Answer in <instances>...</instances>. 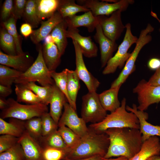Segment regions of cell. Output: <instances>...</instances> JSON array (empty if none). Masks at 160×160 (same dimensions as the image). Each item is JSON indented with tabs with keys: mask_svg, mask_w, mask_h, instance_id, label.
<instances>
[{
	"mask_svg": "<svg viewBox=\"0 0 160 160\" xmlns=\"http://www.w3.org/2000/svg\"><path fill=\"white\" fill-rule=\"evenodd\" d=\"M121 86L111 88L98 94L100 103L106 111L113 112L120 107L121 103L119 100L118 95Z\"/></svg>",
	"mask_w": 160,
	"mask_h": 160,
	"instance_id": "obj_23",
	"label": "cell"
},
{
	"mask_svg": "<svg viewBox=\"0 0 160 160\" xmlns=\"http://www.w3.org/2000/svg\"><path fill=\"white\" fill-rule=\"evenodd\" d=\"M67 91L73 108L76 111V101L77 95L80 87L79 79L75 70L67 69Z\"/></svg>",
	"mask_w": 160,
	"mask_h": 160,
	"instance_id": "obj_30",
	"label": "cell"
},
{
	"mask_svg": "<svg viewBox=\"0 0 160 160\" xmlns=\"http://www.w3.org/2000/svg\"><path fill=\"white\" fill-rule=\"evenodd\" d=\"M41 118L42 137L47 136L58 130V124L54 121L49 113H45Z\"/></svg>",
	"mask_w": 160,
	"mask_h": 160,
	"instance_id": "obj_41",
	"label": "cell"
},
{
	"mask_svg": "<svg viewBox=\"0 0 160 160\" xmlns=\"http://www.w3.org/2000/svg\"><path fill=\"white\" fill-rule=\"evenodd\" d=\"M148 68L152 70H156L160 67V59L153 57L150 59L148 64Z\"/></svg>",
	"mask_w": 160,
	"mask_h": 160,
	"instance_id": "obj_48",
	"label": "cell"
},
{
	"mask_svg": "<svg viewBox=\"0 0 160 160\" xmlns=\"http://www.w3.org/2000/svg\"><path fill=\"white\" fill-rule=\"evenodd\" d=\"M8 105L7 100L5 98L0 97V109L2 110L5 108Z\"/></svg>",
	"mask_w": 160,
	"mask_h": 160,
	"instance_id": "obj_51",
	"label": "cell"
},
{
	"mask_svg": "<svg viewBox=\"0 0 160 160\" xmlns=\"http://www.w3.org/2000/svg\"><path fill=\"white\" fill-rule=\"evenodd\" d=\"M125 27L126 31L123 40L116 54L108 62L102 72L104 75L113 73L118 68H121L124 66L131 55L128 52L129 49L137 41L138 38L132 33L131 24L127 23Z\"/></svg>",
	"mask_w": 160,
	"mask_h": 160,
	"instance_id": "obj_7",
	"label": "cell"
},
{
	"mask_svg": "<svg viewBox=\"0 0 160 160\" xmlns=\"http://www.w3.org/2000/svg\"><path fill=\"white\" fill-rule=\"evenodd\" d=\"M24 84L36 95L42 104L47 105L49 104L50 99L53 90V85L39 86L35 82H31Z\"/></svg>",
	"mask_w": 160,
	"mask_h": 160,
	"instance_id": "obj_32",
	"label": "cell"
},
{
	"mask_svg": "<svg viewBox=\"0 0 160 160\" xmlns=\"http://www.w3.org/2000/svg\"><path fill=\"white\" fill-rule=\"evenodd\" d=\"M25 121L10 118L8 122L0 118V134H7L20 138L26 129Z\"/></svg>",
	"mask_w": 160,
	"mask_h": 160,
	"instance_id": "obj_25",
	"label": "cell"
},
{
	"mask_svg": "<svg viewBox=\"0 0 160 160\" xmlns=\"http://www.w3.org/2000/svg\"><path fill=\"white\" fill-rule=\"evenodd\" d=\"M128 159L126 157L124 156H120L117 158L115 159H106L104 157L103 158L102 160H128Z\"/></svg>",
	"mask_w": 160,
	"mask_h": 160,
	"instance_id": "obj_53",
	"label": "cell"
},
{
	"mask_svg": "<svg viewBox=\"0 0 160 160\" xmlns=\"http://www.w3.org/2000/svg\"><path fill=\"white\" fill-rule=\"evenodd\" d=\"M154 30V28L150 23L148 24L145 29L141 30L130 56L118 77L111 84V88L121 86L129 76L135 70V63L139 53L145 45L151 41L152 37L149 33Z\"/></svg>",
	"mask_w": 160,
	"mask_h": 160,
	"instance_id": "obj_6",
	"label": "cell"
},
{
	"mask_svg": "<svg viewBox=\"0 0 160 160\" xmlns=\"http://www.w3.org/2000/svg\"><path fill=\"white\" fill-rule=\"evenodd\" d=\"M12 92L11 87L0 84V97L5 98L11 95Z\"/></svg>",
	"mask_w": 160,
	"mask_h": 160,
	"instance_id": "obj_49",
	"label": "cell"
},
{
	"mask_svg": "<svg viewBox=\"0 0 160 160\" xmlns=\"http://www.w3.org/2000/svg\"><path fill=\"white\" fill-rule=\"evenodd\" d=\"M147 160H160V156L159 155L153 156Z\"/></svg>",
	"mask_w": 160,
	"mask_h": 160,
	"instance_id": "obj_54",
	"label": "cell"
},
{
	"mask_svg": "<svg viewBox=\"0 0 160 160\" xmlns=\"http://www.w3.org/2000/svg\"><path fill=\"white\" fill-rule=\"evenodd\" d=\"M51 72L47 67L43 58L42 47L39 46L37 57L32 65L25 72L22 73L15 81L16 84L36 81L41 86L53 85L55 82Z\"/></svg>",
	"mask_w": 160,
	"mask_h": 160,
	"instance_id": "obj_4",
	"label": "cell"
},
{
	"mask_svg": "<svg viewBox=\"0 0 160 160\" xmlns=\"http://www.w3.org/2000/svg\"><path fill=\"white\" fill-rule=\"evenodd\" d=\"M0 160H26L22 148L18 143L11 148L0 153Z\"/></svg>",
	"mask_w": 160,
	"mask_h": 160,
	"instance_id": "obj_40",
	"label": "cell"
},
{
	"mask_svg": "<svg viewBox=\"0 0 160 160\" xmlns=\"http://www.w3.org/2000/svg\"><path fill=\"white\" fill-rule=\"evenodd\" d=\"M133 92L137 94L139 110L144 111L151 105L160 102V86L151 85L145 79L139 82Z\"/></svg>",
	"mask_w": 160,
	"mask_h": 160,
	"instance_id": "obj_10",
	"label": "cell"
},
{
	"mask_svg": "<svg viewBox=\"0 0 160 160\" xmlns=\"http://www.w3.org/2000/svg\"><path fill=\"white\" fill-rule=\"evenodd\" d=\"M126 98L122 100L120 107L114 111L107 114L101 121L91 124L88 127L98 134H101L109 129L129 128L139 129L140 123L136 116L126 109Z\"/></svg>",
	"mask_w": 160,
	"mask_h": 160,
	"instance_id": "obj_3",
	"label": "cell"
},
{
	"mask_svg": "<svg viewBox=\"0 0 160 160\" xmlns=\"http://www.w3.org/2000/svg\"><path fill=\"white\" fill-rule=\"evenodd\" d=\"M77 28H68L66 31L67 38L75 41L79 47L83 55L88 58L97 56L98 48L90 36H84L79 33Z\"/></svg>",
	"mask_w": 160,
	"mask_h": 160,
	"instance_id": "obj_16",
	"label": "cell"
},
{
	"mask_svg": "<svg viewBox=\"0 0 160 160\" xmlns=\"http://www.w3.org/2000/svg\"><path fill=\"white\" fill-rule=\"evenodd\" d=\"M33 30L32 27L29 24L25 23L23 24L20 27V31L22 35L25 37L27 38L31 35Z\"/></svg>",
	"mask_w": 160,
	"mask_h": 160,
	"instance_id": "obj_47",
	"label": "cell"
},
{
	"mask_svg": "<svg viewBox=\"0 0 160 160\" xmlns=\"http://www.w3.org/2000/svg\"><path fill=\"white\" fill-rule=\"evenodd\" d=\"M109 137L110 144L104 157L124 156L128 160L139 151L143 141L139 129L129 128L109 129L105 132Z\"/></svg>",
	"mask_w": 160,
	"mask_h": 160,
	"instance_id": "obj_1",
	"label": "cell"
},
{
	"mask_svg": "<svg viewBox=\"0 0 160 160\" xmlns=\"http://www.w3.org/2000/svg\"><path fill=\"white\" fill-rule=\"evenodd\" d=\"M81 117L87 123L101 121L107 114L102 107L96 92H89L82 98Z\"/></svg>",
	"mask_w": 160,
	"mask_h": 160,
	"instance_id": "obj_8",
	"label": "cell"
},
{
	"mask_svg": "<svg viewBox=\"0 0 160 160\" xmlns=\"http://www.w3.org/2000/svg\"><path fill=\"white\" fill-rule=\"evenodd\" d=\"M7 100L8 105L0 113L3 119L13 118L25 121L35 117H41L48 112L47 105L41 103L35 105H23L10 98Z\"/></svg>",
	"mask_w": 160,
	"mask_h": 160,
	"instance_id": "obj_5",
	"label": "cell"
},
{
	"mask_svg": "<svg viewBox=\"0 0 160 160\" xmlns=\"http://www.w3.org/2000/svg\"><path fill=\"white\" fill-rule=\"evenodd\" d=\"M60 0H36L38 18L41 21L51 17L57 11Z\"/></svg>",
	"mask_w": 160,
	"mask_h": 160,
	"instance_id": "obj_26",
	"label": "cell"
},
{
	"mask_svg": "<svg viewBox=\"0 0 160 160\" xmlns=\"http://www.w3.org/2000/svg\"><path fill=\"white\" fill-rule=\"evenodd\" d=\"M15 90L19 103L29 105L42 103L38 97L23 84H16Z\"/></svg>",
	"mask_w": 160,
	"mask_h": 160,
	"instance_id": "obj_28",
	"label": "cell"
},
{
	"mask_svg": "<svg viewBox=\"0 0 160 160\" xmlns=\"http://www.w3.org/2000/svg\"><path fill=\"white\" fill-rule=\"evenodd\" d=\"M79 5L89 9L95 17L109 16L114 12L120 10L121 12L125 11L129 4H132L134 1L121 0L115 3H109L101 0H78Z\"/></svg>",
	"mask_w": 160,
	"mask_h": 160,
	"instance_id": "obj_9",
	"label": "cell"
},
{
	"mask_svg": "<svg viewBox=\"0 0 160 160\" xmlns=\"http://www.w3.org/2000/svg\"><path fill=\"white\" fill-rule=\"evenodd\" d=\"M43 148L50 147L67 151L68 148L58 130L42 137L38 141Z\"/></svg>",
	"mask_w": 160,
	"mask_h": 160,
	"instance_id": "obj_31",
	"label": "cell"
},
{
	"mask_svg": "<svg viewBox=\"0 0 160 160\" xmlns=\"http://www.w3.org/2000/svg\"><path fill=\"white\" fill-rule=\"evenodd\" d=\"M14 3L12 0H5L4 2L1 15L2 22L6 21L12 16Z\"/></svg>",
	"mask_w": 160,
	"mask_h": 160,
	"instance_id": "obj_44",
	"label": "cell"
},
{
	"mask_svg": "<svg viewBox=\"0 0 160 160\" xmlns=\"http://www.w3.org/2000/svg\"><path fill=\"white\" fill-rule=\"evenodd\" d=\"M148 83L152 86H160V67L156 70L154 74L150 78Z\"/></svg>",
	"mask_w": 160,
	"mask_h": 160,
	"instance_id": "obj_46",
	"label": "cell"
},
{
	"mask_svg": "<svg viewBox=\"0 0 160 160\" xmlns=\"http://www.w3.org/2000/svg\"><path fill=\"white\" fill-rule=\"evenodd\" d=\"M103 157L97 155L89 158L78 159H71L65 157L62 160H102Z\"/></svg>",
	"mask_w": 160,
	"mask_h": 160,
	"instance_id": "obj_50",
	"label": "cell"
},
{
	"mask_svg": "<svg viewBox=\"0 0 160 160\" xmlns=\"http://www.w3.org/2000/svg\"><path fill=\"white\" fill-rule=\"evenodd\" d=\"M109 144L108 136L105 133L98 134L89 129L88 132L80 138L75 147L68 149L65 157L78 159L97 155L104 157L107 153Z\"/></svg>",
	"mask_w": 160,
	"mask_h": 160,
	"instance_id": "obj_2",
	"label": "cell"
},
{
	"mask_svg": "<svg viewBox=\"0 0 160 160\" xmlns=\"http://www.w3.org/2000/svg\"><path fill=\"white\" fill-rule=\"evenodd\" d=\"M0 45L2 49L6 54L12 55H17L14 39L2 26L0 31Z\"/></svg>",
	"mask_w": 160,
	"mask_h": 160,
	"instance_id": "obj_33",
	"label": "cell"
},
{
	"mask_svg": "<svg viewBox=\"0 0 160 160\" xmlns=\"http://www.w3.org/2000/svg\"><path fill=\"white\" fill-rule=\"evenodd\" d=\"M66 151L50 147L43 148L44 160H62L66 157Z\"/></svg>",
	"mask_w": 160,
	"mask_h": 160,
	"instance_id": "obj_42",
	"label": "cell"
},
{
	"mask_svg": "<svg viewBox=\"0 0 160 160\" xmlns=\"http://www.w3.org/2000/svg\"><path fill=\"white\" fill-rule=\"evenodd\" d=\"M26 130L37 141L42 137L41 117H35L25 121Z\"/></svg>",
	"mask_w": 160,
	"mask_h": 160,
	"instance_id": "obj_38",
	"label": "cell"
},
{
	"mask_svg": "<svg viewBox=\"0 0 160 160\" xmlns=\"http://www.w3.org/2000/svg\"><path fill=\"white\" fill-rule=\"evenodd\" d=\"M21 72L9 67L0 65V84L11 87Z\"/></svg>",
	"mask_w": 160,
	"mask_h": 160,
	"instance_id": "obj_36",
	"label": "cell"
},
{
	"mask_svg": "<svg viewBox=\"0 0 160 160\" xmlns=\"http://www.w3.org/2000/svg\"><path fill=\"white\" fill-rule=\"evenodd\" d=\"M90 10L76 4L74 0H60L57 11L63 18L70 17L79 12H87Z\"/></svg>",
	"mask_w": 160,
	"mask_h": 160,
	"instance_id": "obj_29",
	"label": "cell"
},
{
	"mask_svg": "<svg viewBox=\"0 0 160 160\" xmlns=\"http://www.w3.org/2000/svg\"><path fill=\"white\" fill-rule=\"evenodd\" d=\"M64 19L57 11L50 18L46 21H42L41 25L38 29L33 30L30 37L32 41L37 44L50 34L54 28Z\"/></svg>",
	"mask_w": 160,
	"mask_h": 160,
	"instance_id": "obj_20",
	"label": "cell"
},
{
	"mask_svg": "<svg viewBox=\"0 0 160 160\" xmlns=\"http://www.w3.org/2000/svg\"><path fill=\"white\" fill-rule=\"evenodd\" d=\"M17 20L12 16L5 21L2 22L1 26L4 27L15 40L17 55L23 53L21 47V39L17 32L16 26Z\"/></svg>",
	"mask_w": 160,
	"mask_h": 160,
	"instance_id": "obj_35",
	"label": "cell"
},
{
	"mask_svg": "<svg viewBox=\"0 0 160 160\" xmlns=\"http://www.w3.org/2000/svg\"><path fill=\"white\" fill-rule=\"evenodd\" d=\"M126 109L127 111L133 113L138 118L143 142L152 136L160 137V126L153 125L148 122L147 120L148 116L147 113L138 110L135 104H133L132 107L127 105Z\"/></svg>",
	"mask_w": 160,
	"mask_h": 160,
	"instance_id": "obj_17",
	"label": "cell"
},
{
	"mask_svg": "<svg viewBox=\"0 0 160 160\" xmlns=\"http://www.w3.org/2000/svg\"><path fill=\"white\" fill-rule=\"evenodd\" d=\"M103 1L106 2H110L112 3H115L119 1L116 0H102Z\"/></svg>",
	"mask_w": 160,
	"mask_h": 160,
	"instance_id": "obj_56",
	"label": "cell"
},
{
	"mask_svg": "<svg viewBox=\"0 0 160 160\" xmlns=\"http://www.w3.org/2000/svg\"><path fill=\"white\" fill-rule=\"evenodd\" d=\"M18 143L22 148L26 160H44L43 148L26 130L19 138Z\"/></svg>",
	"mask_w": 160,
	"mask_h": 160,
	"instance_id": "obj_18",
	"label": "cell"
},
{
	"mask_svg": "<svg viewBox=\"0 0 160 160\" xmlns=\"http://www.w3.org/2000/svg\"><path fill=\"white\" fill-rule=\"evenodd\" d=\"M67 28V23L64 19L54 28L50 34L61 56L64 54L67 45L66 33Z\"/></svg>",
	"mask_w": 160,
	"mask_h": 160,
	"instance_id": "obj_27",
	"label": "cell"
},
{
	"mask_svg": "<svg viewBox=\"0 0 160 160\" xmlns=\"http://www.w3.org/2000/svg\"><path fill=\"white\" fill-rule=\"evenodd\" d=\"M12 16L17 20L23 17L27 0H15Z\"/></svg>",
	"mask_w": 160,
	"mask_h": 160,
	"instance_id": "obj_45",
	"label": "cell"
},
{
	"mask_svg": "<svg viewBox=\"0 0 160 160\" xmlns=\"http://www.w3.org/2000/svg\"><path fill=\"white\" fill-rule=\"evenodd\" d=\"M67 69L65 68L60 72H57L55 71H52L51 76L55 85L64 94L68 103L73 108L72 103L69 97L67 91Z\"/></svg>",
	"mask_w": 160,
	"mask_h": 160,
	"instance_id": "obj_37",
	"label": "cell"
},
{
	"mask_svg": "<svg viewBox=\"0 0 160 160\" xmlns=\"http://www.w3.org/2000/svg\"><path fill=\"white\" fill-rule=\"evenodd\" d=\"M151 15L152 16H153L154 18H156L158 21L160 23V20L159 19L156 13H155L151 11ZM159 32L160 33V28L159 29Z\"/></svg>",
	"mask_w": 160,
	"mask_h": 160,
	"instance_id": "obj_55",
	"label": "cell"
},
{
	"mask_svg": "<svg viewBox=\"0 0 160 160\" xmlns=\"http://www.w3.org/2000/svg\"><path fill=\"white\" fill-rule=\"evenodd\" d=\"M58 130L68 149L75 147L80 140L81 137L79 136L65 125L58 127Z\"/></svg>",
	"mask_w": 160,
	"mask_h": 160,
	"instance_id": "obj_39",
	"label": "cell"
},
{
	"mask_svg": "<svg viewBox=\"0 0 160 160\" xmlns=\"http://www.w3.org/2000/svg\"><path fill=\"white\" fill-rule=\"evenodd\" d=\"M23 18L26 23L30 24L32 28L37 27L41 21L38 16L36 7V0H27Z\"/></svg>",
	"mask_w": 160,
	"mask_h": 160,
	"instance_id": "obj_34",
	"label": "cell"
},
{
	"mask_svg": "<svg viewBox=\"0 0 160 160\" xmlns=\"http://www.w3.org/2000/svg\"><path fill=\"white\" fill-rule=\"evenodd\" d=\"M34 62L33 58L28 52L12 55L0 51V64L12 68L22 73L25 72Z\"/></svg>",
	"mask_w": 160,
	"mask_h": 160,
	"instance_id": "obj_15",
	"label": "cell"
},
{
	"mask_svg": "<svg viewBox=\"0 0 160 160\" xmlns=\"http://www.w3.org/2000/svg\"><path fill=\"white\" fill-rule=\"evenodd\" d=\"M160 155V138L154 136L144 141L139 151L132 158L128 160H147L153 156Z\"/></svg>",
	"mask_w": 160,
	"mask_h": 160,
	"instance_id": "obj_21",
	"label": "cell"
},
{
	"mask_svg": "<svg viewBox=\"0 0 160 160\" xmlns=\"http://www.w3.org/2000/svg\"><path fill=\"white\" fill-rule=\"evenodd\" d=\"M64 112L58 124V127L67 126L80 137L86 134L89 129L84 119L79 117L76 111L67 102L64 105Z\"/></svg>",
	"mask_w": 160,
	"mask_h": 160,
	"instance_id": "obj_11",
	"label": "cell"
},
{
	"mask_svg": "<svg viewBox=\"0 0 160 160\" xmlns=\"http://www.w3.org/2000/svg\"><path fill=\"white\" fill-rule=\"evenodd\" d=\"M95 30L94 38L99 45L101 66L103 68L106 66L108 61L113 57L118 45L116 42L112 41L104 35L100 24L97 26Z\"/></svg>",
	"mask_w": 160,
	"mask_h": 160,
	"instance_id": "obj_14",
	"label": "cell"
},
{
	"mask_svg": "<svg viewBox=\"0 0 160 160\" xmlns=\"http://www.w3.org/2000/svg\"><path fill=\"white\" fill-rule=\"evenodd\" d=\"M45 44L54 43L53 39L50 34L47 36L44 39Z\"/></svg>",
	"mask_w": 160,
	"mask_h": 160,
	"instance_id": "obj_52",
	"label": "cell"
},
{
	"mask_svg": "<svg viewBox=\"0 0 160 160\" xmlns=\"http://www.w3.org/2000/svg\"><path fill=\"white\" fill-rule=\"evenodd\" d=\"M72 41L75 53L76 69L75 71L79 79L85 84L89 92H96L100 84V82L88 70L79 47L75 41L72 40Z\"/></svg>",
	"mask_w": 160,
	"mask_h": 160,
	"instance_id": "obj_13",
	"label": "cell"
},
{
	"mask_svg": "<svg viewBox=\"0 0 160 160\" xmlns=\"http://www.w3.org/2000/svg\"><path fill=\"white\" fill-rule=\"evenodd\" d=\"M68 28H77L83 26L86 27L89 32H92L100 24V16H95L90 11L84 14L75 15L64 19Z\"/></svg>",
	"mask_w": 160,
	"mask_h": 160,
	"instance_id": "obj_19",
	"label": "cell"
},
{
	"mask_svg": "<svg viewBox=\"0 0 160 160\" xmlns=\"http://www.w3.org/2000/svg\"><path fill=\"white\" fill-rule=\"evenodd\" d=\"M66 101L67 100L64 94L55 84L49 102V113L57 124L62 115V109Z\"/></svg>",
	"mask_w": 160,
	"mask_h": 160,
	"instance_id": "obj_22",
	"label": "cell"
},
{
	"mask_svg": "<svg viewBox=\"0 0 160 160\" xmlns=\"http://www.w3.org/2000/svg\"><path fill=\"white\" fill-rule=\"evenodd\" d=\"M19 138L7 135H1L0 136V153L13 147L18 143Z\"/></svg>",
	"mask_w": 160,
	"mask_h": 160,
	"instance_id": "obj_43",
	"label": "cell"
},
{
	"mask_svg": "<svg viewBox=\"0 0 160 160\" xmlns=\"http://www.w3.org/2000/svg\"><path fill=\"white\" fill-rule=\"evenodd\" d=\"M43 59L50 71H55L61 62V55L55 43L45 44L42 48Z\"/></svg>",
	"mask_w": 160,
	"mask_h": 160,
	"instance_id": "obj_24",
	"label": "cell"
},
{
	"mask_svg": "<svg viewBox=\"0 0 160 160\" xmlns=\"http://www.w3.org/2000/svg\"><path fill=\"white\" fill-rule=\"evenodd\" d=\"M120 10L113 13L109 17L100 16V24L104 35L112 41L116 42L125 28L122 21Z\"/></svg>",
	"mask_w": 160,
	"mask_h": 160,
	"instance_id": "obj_12",
	"label": "cell"
}]
</instances>
